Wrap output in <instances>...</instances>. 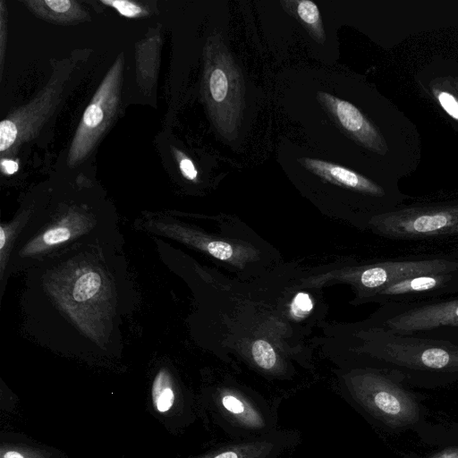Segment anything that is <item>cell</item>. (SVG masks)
I'll use <instances>...</instances> for the list:
<instances>
[{"label":"cell","instance_id":"6da1fadb","mask_svg":"<svg viewBox=\"0 0 458 458\" xmlns=\"http://www.w3.org/2000/svg\"><path fill=\"white\" fill-rule=\"evenodd\" d=\"M373 340V367L394 373L406 386L437 389L458 383L457 344L381 328Z\"/></svg>","mask_w":458,"mask_h":458},{"label":"cell","instance_id":"7a4b0ae2","mask_svg":"<svg viewBox=\"0 0 458 458\" xmlns=\"http://www.w3.org/2000/svg\"><path fill=\"white\" fill-rule=\"evenodd\" d=\"M371 425L388 434L413 430L426 419V407L393 372L369 367L346 383L344 397Z\"/></svg>","mask_w":458,"mask_h":458},{"label":"cell","instance_id":"3957f363","mask_svg":"<svg viewBox=\"0 0 458 458\" xmlns=\"http://www.w3.org/2000/svg\"><path fill=\"white\" fill-rule=\"evenodd\" d=\"M371 222L389 240L415 247L414 253L458 252V199L403 203Z\"/></svg>","mask_w":458,"mask_h":458},{"label":"cell","instance_id":"277c9868","mask_svg":"<svg viewBox=\"0 0 458 458\" xmlns=\"http://www.w3.org/2000/svg\"><path fill=\"white\" fill-rule=\"evenodd\" d=\"M215 423L229 440L256 438L278 428V407L284 397L269 399L235 386L216 388L208 397Z\"/></svg>","mask_w":458,"mask_h":458},{"label":"cell","instance_id":"5b68a950","mask_svg":"<svg viewBox=\"0 0 458 458\" xmlns=\"http://www.w3.org/2000/svg\"><path fill=\"white\" fill-rule=\"evenodd\" d=\"M377 319L381 329L394 334L446 340L458 344V295L386 304Z\"/></svg>","mask_w":458,"mask_h":458},{"label":"cell","instance_id":"8992f818","mask_svg":"<svg viewBox=\"0 0 458 458\" xmlns=\"http://www.w3.org/2000/svg\"><path fill=\"white\" fill-rule=\"evenodd\" d=\"M123 55L108 70L85 109L69 148L70 167L81 164L94 149L117 114L123 82Z\"/></svg>","mask_w":458,"mask_h":458},{"label":"cell","instance_id":"52a82bcc","mask_svg":"<svg viewBox=\"0 0 458 458\" xmlns=\"http://www.w3.org/2000/svg\"><path fill=\"white\" fill-rule=\"evenodd\" d=\"M374 293L384 305L434 301L458 295V265L398 280Z\"/></svg>","mask_w":458,"mask_h":458},{"label":"cell","instance_id":"ba28073f","mask_svg":"<svg viewBox=\"0 0 458 458\" xmlns=\"http://www.w3.org/2000/svg\"><path fill=\"white\" fill-rule=\"evenodd\" d=\"M414 81L458 135V62L436 57L416 72Z\"/></svg>","mask_w":458,"mask_h":458},{"label":"cell","instance_id":"9c48e42d","mask_svg":"<svg viewBox=\"0 0 458 458\" xmlns=\"http://www.w3.org/2000/svg\"><path fill=\"white\" fill-rule=\"evenodd\" d=\"M51 80L41 94L29 105L16 110L0 123V152L2 158L13 153L17 146L29 140L48 116L61 94L62 81Z\"/></svg>","mask_w":458,"mask_h":458},{"label":"cell","instance_id":"30bf717a","mask_svg":"<svg viewBox=\"0 0 458 458\" xmlns=\"http://www.w3.org/2000/svg\"><path fill=\"white\" fill-rule=\"evenodd\" d=\"M300 442L298 430L278 428L256 438L226 441L192 458H286Z\"/></svg>","mask_w":458,"mask_h":458},{"label":"cell","instance_id":"8fae6325","mask_svg":"<svg viewBox=\"0 0 458 458\" xmlns=\"http://www.w3.org/2000/svg\"><path fill=\"white\" fill-rule=\"evenodd\" d=\"M416 444L402 458H458V424L425 420L413 430Z\"/></svg>","mask_w":458,"mask_h":458},{"label":"cell","instance_id":"7c38bea8","mask_svg":"<svg viewBox=\"0 0 458 458\" xmlns=\"http://www.w3.org/2000/svg\"><path fill=\"white\" fill-rule=\"evenodd\" d=\"M216 64H208L206 69V85L208 89V105L214 113L222 115V108L233 106L239 108L240 87L238 74H233L232 65L222 64L217 58ZM218 118V115H217Z\"/></svg>","mask_w":458,"mask_h":458},{"label":"cell","instance_id":"4fadbf2b","mask_svg":"<svg viewBox=\"0 0 458 458\" xmlns=\"http://www.w3.org/2000/svg\"><path fill=\"white\" fill-rule=\"evenodd\" d=\"M24 4L37 16L51 22L72 24L85 21L88 17V13L81 4L72 0H30Z\"/></svg>","mask_w":458,"mask_h":458},{"label":"cell","instance_id":"5bb4252c","mask_svg":"<svg viewBox=\"0 0 458 458\" xmlns=\"http://www.w3.org/2000/svg\"><path fill=\"white\" fill-rule=\"evenodd\" d=\"M152 403L157 411L166 412L174 403L175 394L169 372L160 369L152 384Z\"/></svg>","mask_w":458,"mask_h":458},{"label":"cell","instance_id":"9a60e30c","mask_svg":"<svg viewBox=\"0 0 458 458\" xmlns=\"http://www.w3.org/2000/svg\"><path fill=\"white\" fill-rule=\"evenodd\" d=\"M101 285V279L96 273L89 272L81 276L75 283L72 297L77 301H85L92 298Z\"/></svg>","mask_w":458,"mask_h":458},{"label":"cell","instance_id":"2e32d148","mask_svg":"<svg viewBox=\"0 0 458 458\" xmlns=\"http://www.w3.org/2000/svg\"><path fill=\"white\" fill-rule=\"evenodd\" d=\"M251 354L255 363L264 370H272L276 364V354L265 340L259 339L252 344Z\"/></svg>","mask_w":458,"mask_h":458},{"label":"cell","instance_id":"e0dca14e","mask_svg":"<svg viewBox=\"0 0 458 458\" xmlns=\"http://www.w3.org/2000/svg\"><path fill=\"white\" fill-rule=\"evenodd\" d=\"M296 11L300 19L307 25L315 29L316 34L323 37L320 24V14L318 6L311 1L304 0L297 2Z\"/></svg>","mask_w":458,"mask_h":458},{"label":"cell","instance_id":"ac0fdd59","mask_svg":"<svg viewBox=\"0 0 458 458\" xmlns=\"http://www.w3.org/2000/svg\"><path fill=\"white\" fill-rule=\"evenodd\" d=\"M102 4L114 8L121 15L139 18L148 15V11L140 4L126 0H102Z\"/></svg>","mask_w":458,"mask_h":458},{"label":"cell","instance_id":"d6986e66","mask_svg":"<svg viewBox=\"0 0 458 458\" xmlns=\"http://www.w3.org/2000/svg\"><path fill=\"white\" fill-rule=\"evenodd\" d=\"M1 458H49V454L38 449L3 445L1 447Z\"/></svg>","mask_w":458,"mask_h":458},{"label":"cell","instance_id":"ffe728a7","mask_svg":"<svg viewBox=\"0 0 458 458\" xmlns=\"http://www.w3.org/2000/svg\"><path fill=\"white\" fill-rule=\"evenodd\" d=\"M313 304L308 293H299L291 305L292 314L295 318H303L312 310Z\"/></svg>","mask_w":458,"mask_h":458},{"label":"cell","instance_id":"44dd1931","mask_svg":"<svg viewBox=\"0 0 458 458\" xmlns=\"http://www.w3.org/2000/svg\"><path fill=\"white\" fill-rule=\"evenodd\" d=\"M71 237L70 230L65 226H57L47 230L41 241L46 246H53L67 241Z\"/></svg>","mask_w":458,"mask_h":458},{"label":"cell","instance_id":"7402d4cb","mask_svg":"<svg viewBox=\"0 0 458 458\" xmlns=\"http://www.w3.org/2000/svg\"><path fill=\"white\" fill-rule=\"evenodd\" d=\"M206 250L211 256L221 260H227L233 254L232 246L229 243L221 241H213L208 242L206 246Z\"/></svg>","mask_w":458,"mask_h":458},{"label":"cell","instance_id":"603a6c76","mask_svg":"<svg viewBox=\"0 0 458 458\" xmlns=\"http://www.w3.org/2000/svg\"><path fill=\"white\" fill-rule=\"evenodd\" d=\"M176 155L180 157V158L178 157L179 167L183 176L191 181H195L198 175V171L196 170L192 161L179 151H176Z\"/></svg>","mask_w":458,"mask_h":458},{"label":"cell","instance_id":"cb8c5ba5","mask_svg":"<svg viewBox=\"0 0 458 458\" xmlns=\"http://www.w3.org/2000/svg\"><path fill=\"white\" fill-rule=\"evenodd\" d=\"M2 172L5 174H13L17 172L19 165L14 160L9 158H2L1 160Z\"/></svg>","mask_w":458,"mask_h":458},{"label":"cell","instance_id":"d4e9b609","mask_svg":"<svg viewBox=\"0 0 458 458\" xmlns=\"http://www.w3.org/2000/svg\"><path fill=\"white\" fill-rule=\"evenodd\" d=\"M5 244V233L3 226L0 228V249L3 250Z\"/></svg>","mask_w":458,"mask_h":458}]
</instances>
